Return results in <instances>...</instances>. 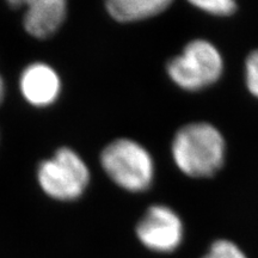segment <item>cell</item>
Wrapping results in <instances>:
<instances>
[{
  "instance_id": "obj_8",
  "label": "cell",
  "mask_w": 258,
  "mask_h": 258,
  "mask_svg": "<svg viewBox=\"0 0 258 258\" xmlns=\"http://www.w3.org/2000/svg\"><path fill=\"white\" fill-rule=\"evenodd\" d=\"M186 2L200 11L215 17H228L237 10L235 0H186Z\"/></svg>"
},
{
  "instance_id": "obj_7",
  "label": "cell",
  "mask_w": 258,
  "mask_h": 258,
  "mask_svg": "<svg viewBox=\"0 0 258 258\" xmlns=\"http://www.w3.org/2000/svg\"><path fill=\"white\" fill-rule=\"evenodd\" d=\"M172 3L173 0H105V6L115 21L134 23L163 14Z\"/></svg>"
},
{
  "instance_id": "obj_3",
  "label": "cell",
  "mask_w": 258,
  "mask_h": 258,
  "mask_svg": "<svg viewBox=\"0 0 258 258\" xmlns=\"http://www.w3.org/2000/svg\"><path fill=\"white\" fill-rule=\"evenodd\" d=\"M224 59L212 42L203 38L190 41L178 55L170 59L166 72L171 82L188 92L214 85L224 73Z\"/></svg>"
},
{
  "instance_id": "obj_1",
  "label": "cell",
  "mask_w": 258,
  "mask_h": 258,
  "mask_svg": "<svg viewBox=\"0 0 258 258\" xmlns=\"http://www.w3.org/2000/svg\"><path fill=\"white\" fill-rule=\"evenodd\" d=\"M176 166L192 178L213 177L225 164L226 141L208 122H191L179 128L171 144Z\"/></svg>"
},
{
  "instance_id": "obj_12",
  "label": "cell",
  "mask_w": 258,
  "mask_h": 258,
  "mask_svg": "<svg viewBox=\"0 0 258 258\" xmlns=\"http://www.w3.org/2000/svg\"><path fill=\"white\" fill-rule=\"evenodd\" d=\"M4 97H5V83H4V79H3L2 74H0V104L3 103Z\"/></svg>"
},
{
  "instance_id": "obj_5",
  "label": "cell",
  "mask_w": 258,
  "mask_h": 258,
  "mask_svg": "<svg viewBox=\"0 0 258 258\" xmlns=\"http://www.w3.org/2000/svg\"><path fill=\"white\" fill-rule=\"evenodd\" d=\"M184 227L179 215L164 205L150 207L137 226L139 240L148 250L170 253L183 241Z\"/></svg>"
},
{
  "instance_id": "obj_10",
  "label": "cell",
  "mask_w": 258,
  "mask_h": 258,
  "mask_svg": "<svg viewBox=\"0 0 258 258\" xmlns=\"http://www.w3.org/2000/svg\"><path fill=\"white\" fill-rule=\"evenodd\" d=\"M245 85L249 92L258 99V49H254L245 60Z\"/></svg>"
},
{
  "instance_id": "obj_2",
  "label": "cell",
  "mask_w": 258,
  "mask_h": 258,
  "mask_svg": "<svg viewBox=\"0 0 258 258\" xmlns=\"http://www.w3.org/2000/svg\"><path fill=\"white\" fill-rule=\"evenodd\" d=\"M101 165L116 185L129 192H144L154 180V160L143 145L122 138L111 141L101 154Z\"/></svg>"
},
{
  "instance_id": "obj_4",
  "label": "cell",
  "mask_w": 258,
  "mask_h": 258,
  "mask_svg": "<svg viewBox=\"0 0 258 258\" xmlns=\"http://www.w3.org/2000/svg\"><path fill=\"white\" fill-rule=\"evenodd\" d=\"M37 180L42 191L56 201H76L90 183V170L83 158L70 147H61L38 165Z\"/></svg>"
},
{
  "instance_id": "obj_11",
  "label": "cell",
  "mask_w": 258,
  "mask_h": 258,
  "mask_svg": "<svg viewBox=\"0 0 258 258\" xmlns=\"http://www.w3.org/2000/svg\"><path fill=\"white\" fill-rule=\"evenodd\" d=\"M67 2V0H8V3L12 8L21 9L27 8L25 12H34L42 8H47V6L57 4V3Z\"/></svg>"
},
{
  "instance_id": "obj_9",
  "label": "cell",
  "mask_w": 258,
  "mask_h": 258,
  "mask_svg": "<svg viewBox=\"0 0 258 258\" xmlns=\"http://www.w3.org/2000/svg\"><path fill=\"white\" fill-rule=\"evenodd\" d=\"M202 258H246V256L234 243L220 239L213 243L208 253Z\"/></svg>"
},
{
  "instance_id": "obj_6",
  "label": "cell",
  "mask_w": 258,
  "mask_h": 258,
  "mask_svg": "<svg viewBox=\"0 0 258 258\" xmlns=\"http://www.w3.org/2000/svg\"><path fill=\"white\" fill-rule=\"evenodd\" d=\"M19 88L29 104L44 108L54 104L61 92V80L53 67L43 62H35L22 72Z\"/></svg>"
}]
</instances>
